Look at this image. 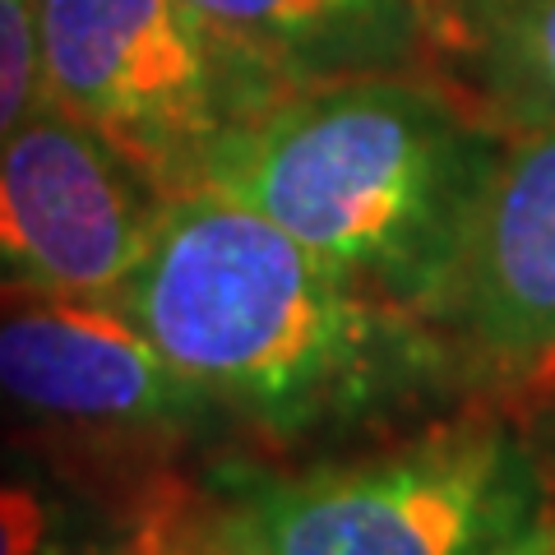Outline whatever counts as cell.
Segmentation results:
<instances>
[{
  "mask_svg": "<svg viewBox=\"0 0 555 555\" xmlns=\"http://www.w3.org/2000/svg\"><path fill=\"white\" fill-rule=\"evenodd\" d=\"M107 297L259 459L352 449L467 403L436 324L218 185L167 199Z\"/></svg>",
  "mask_w": 555,
  "mask_h": 555,
  "instance_id": "cell-1",
  "label": "cell"
},
{
  "mask_svg": "<svg viewBox=\"0 0 555 555\" xmlns=\"http://www.w3.org/2000/svg\"><path fill=\"white\" fill-rule=\"evenodd\" d=\"M505 130L444 75L292 89L218 149L204 185L259 208L357 287L430 320Z\"/></svg>",
  "mask_w": 555,
  "mask_h": 555,
  "instance_id": "cell-2",
  "label": "cell"
},
{
  "mask_svg": "<svg viewBox=\"0 0 555 555\" xmlns=\"http://www.w3.org/2000/svg\"><path fill=\"white\" fill-rule=\"evenodd\" d=\"M255 555H555V454L524 403H467L328 459L204 463Z\"/></svg>",
  "mask_w": 555,
  "mask_h": 555,
  "instance_id": "cell-3",
  "label": "cell"
},
{
  "mask_svg": "<svg viewBox=\"0 0 555 555\" xmlns=\"http://www.w3.org/2000/svg\"><path fill=\"white\" fill-rule=\"evenodd\" d=\"M42 89L167 195L204 185L218 149L287 89L185 0H38Z\"/></svg>",
  "mask_w": 555,
  "mask_h": 555,
  "instance_id": "cell-4",
  "label": "cell"
},
{
  "mask_svg": "<svg viewBox=\"0 0 555 555\" xmlns=\"http://www.w3.org/2000/svg\"><path fill=\"white\" fill-rule=\"evenodd\" d=\"M0 436L126 477L185 473L241 440L112 297H0Z\"/></svg>",
  "mask_w": 555,
  "mask_h": 555,
  "instance_id": "cell-5",
  "label": "cell"
},
{
  "mask_svg": "<svg viewBox=\"0 0 555 555\" xmlns=\"http://www.w3.org/2000/svg\"><path fill=\"white\" fill-rule=\"evenodd\" d=\"M167 199L116 144L42 102L0 139V297H107Z\"/></svg>",
  "mask_w": 555,
  "mask_h": 555,
  "instance_id": "cell-6",
  "label": "cell"
},
{
  "mask_svg": "<svg viewBox=\"0 0 555 555\" xmlns=\"http://www.w3.org/2000/svg\"><path fill=\"white\" fill-rule=\"evenodd\" d=\"M430 324L467 398L524 403L555 375V126L505 139Z\"/></svg>",
  "mask_w": 555,
  "mask_h": 555,
  "instance_id": "cell-7",
  "label": "cell"
},
{
  "mask_svg": "<svg viewBox=\"0 0 555 555\" xmlns=\"http://www.w3.org/2000/svg\"><path fill=\"white\" fill-rule=\"evenodd\" d=\"M241 56L310 89L366 75H440L426 0H185Z\"/></svg>",
  "mask_w": 555,
  "mask_h": 555,
  "instance_id": "cell-8",
  "label": "cell"
},
{
  "mask_svg": "<svg viewBox=\"0 0 555 555\" xmlns=\"http://www.w3.org/2000/svg\"><path fill=\"white\" fill-rule=\"evenodd\" d=\"M163 477H126L0 436V555H126Z\"/></svg>",
  "mask_w": 555,
  "mask_h": 555,
  "instance_id": "cell-9",
  "label": "cell"
},
{
  "mask_svg": "<svg viewBox=\"0 0 555 555\" xmlns=\"http://www.w3.org/2000/svg\"><path fill=\"white\" fill-rule=\"evenodd\" d=\"M440 75L505 134L555 126V0H454L436 14Z\"/></svg>",
  "mask_w": 555,
  "mask_h": 555,
  "instance_id": "cell-10",
  "label": "cell"
},
{
  "mask_svg": "<svg viewBox=\"0 0 555 555\" xmlns=\"http://www.w3.org/2000/svg\"><path fill=\"white\" fill-rule=\"evenodd\" d=\"M126 555H255L228 505L199 477H167Z\"/></svg>",
  "mask_w": 555,
  "mask_h": 555,
  "instance_id": "cell-11",
  "label": "cell"
},
{
  "mask_svg": "<svg viewBox=\"0 0 555 555\" xmlns=\"http://www.w3.org/2000/svg\"><path fill=\"white\" fill-rule=\"evenodd\" d=\"M47 102L38 0H0V139H10Z\"/></svg>",
  "mask_w": 555,
  "mask_h": 555,
  "instance_id": "cell-12",
  "label": "cell"
},
{
  "mask_svg": "<svg viewBox=\"0 0 555 555\" xmlns=\"http://www.w3.org/2000/svg\"><path fill=\"white\" fill-rule=\"evenodd\" d=\"M444 5H454V0H426V10H430V24H436V14H440Z\"/></svg>",
  "mask_w": 555,
  "mask_h": 555,
  "instance_id": "cell-13",
  "label": "cell"
}]
</instances>
